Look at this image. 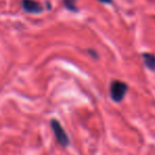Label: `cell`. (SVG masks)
<instances>
[{"mask_svg":"<svg viewBox=\"0 0 155 155\" xmlns=\"http://www.w3.org/2000/svg\"><path fill=\"white\" fill-rule=\"evenodd\" d=\"M22 4V8L25 12L28 13H32V14H38L42 11L41 5L35 0H22L21 2Z\"/></svg>","mask_w":155,"mask_h":155,"instance_id":"obj_3","label":"cell"},{"mask_svg":"<svg viewBox=\"0 0 155 155\" xmlns=\"http://www.w3.org/2000/svg\"><path fill=\"white\" fill-rule=\"evenodd\" d=\"M127 91H128V86L123 81L115 80V81H113L112 84H111V87H110L111 98H112L115 102H120L121 100L124 99Z\"/></svg>","mask_w":155,"mask_h":155,"instance_id":"obj_1","label":"cell"},{"mask_svg":"<svg viewBox=\"0 0 155 155\" xmlns=\"http://www.w3.org/2000/svg\"><path fill=\"white\" fill-rule=\"evenodd\" d=\"M51 127H52V129H53L54 134H55L56 139H57L58 143H59L62 147H67L70 143L69 137H68L67 133L64 132L61 124H59V121L56 120V119H53V120L51 121Z\"/></svg>","mask_w":155,"mask_h":155,"instance_id":"obj_2","label":"cell"},{"mask_svg":"<svg viewBox=\"0 0 155 155\" xmlns=\"http://www.w3.org/2000/svg\"><path fill=\"white\" fill-rule=\"evenodd\" d=\"M143 58L148 69H150L151 71H155V56L152 54L146 53L143 55Z\"/></svg>","mask_w":155,"mask_h":155,"instance_id":"obj_4","label":"cell"},{"mask_svg":"<svg viewBox=\"0 0 155 155\" xmlns=\"http://www.w3.org/2000/svg\"><path fill=\"white\" fill-rule=\"evenodd\" d=\"M98 1L102 2V3H111V0H98Z\"/></svg>","mask_w":155,"mask_h":155,"instance_id":"obj_6","label":"cell"},{"mask_svg":"<svg viewBox=\"0 0 155 155\" xmlns=\"http://www.w3.org/2000/svg\"><path fill=\"white\" fill-rule=\"evenodd\" d=\"M64 5L67 6V8H69L70 11H77L76 8V0H63Z\"/></svg>","mask_w":155,"mask_h":155,"instance_id":"obj_5","label":"cell"}]
</instances>
